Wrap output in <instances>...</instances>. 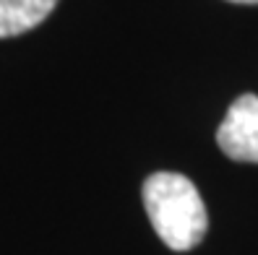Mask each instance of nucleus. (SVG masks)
<instances>
[{
    "label": "nucleus",
    "mask_w": 258,
    "mask_h": 255,
    "mask_svg": "<svg viewBox=\"0 0 258 255\" xmlns=\"http://www.w3.org/2000/svg\"><path fill=\"white\" fill-rule=\"evenodd\" d=\"M55 6L57 0H0V39L32 32Z\"/></svg>",
    "instance_id": "3"
},
{
    "label": "nucleus",
    "mask_w": 258,
    "mask_h": 255,
    "mask_svg": "<svg viewBox=\"0 0 258 255\" xmlns=\"http://www.w3.org/2000/svg\"><path fill=\"white\" fill-rule=\"evenodd\" d=\"M144 208L159 239L177 252L193 250L209 229L204 198L185 175L154 172L146 177Z\"/></svg>",
    "instance_id": "1"
},
{
    "label": "nucleus",
    "mask_w": 258,
    "mask_h": 255,
    "mask_svg": "<svg viewBox=\"0 0 258 255\" xmlns=\"http://www.w3.org/2000/svg\"><path fill=\"white\" fill-rule=\"evenodd\" d=\"M230 3H245V6H255L258 0H230Z\"/></svg>",
    "instance_id": "4"
},
{
    "label": "nucleus",
    "mask_w": 258,
    "mask_h": 255,
    "mask_svg": "<svg viewBox=\"0 0 258 255\" xmlns=\"http://www.w3.org/2000/svg\"><path fill=\"white\" fill-rule=\"evenodd\" d=\"M219 148L235 161L258 164V97L240 94L217 128Z\"/></svg>",
    "instance_id": "2"
}]
</instances>
